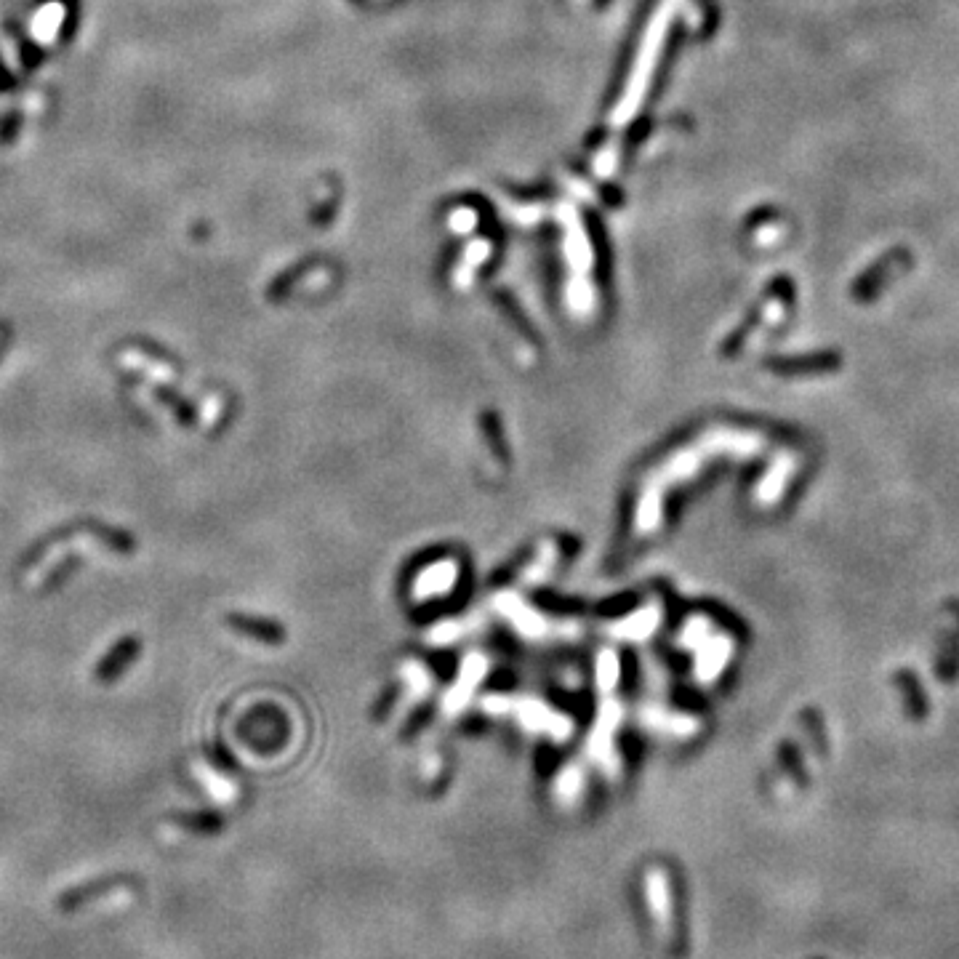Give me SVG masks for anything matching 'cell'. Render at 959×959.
I'll list each match as a JSON object with an SVG mask.
<instances>
[{
    "label": "cell",
    "instance_id": "cell-9",
    "mask_svg": "<svg viewBox=\"0 0 959 959\" xmlns=\"http://www.w3.org/2000/svg\"><path fill=\"white\" fill-rule=\"evenodd\" d=\"M485 672H488V661H485V656L472 653V656L464 658L459 680H456V685L451 688V693L445 696V712L453 714V712H459V709H464L469 698H472V693L477 690V685H480V680L485 677Z\"/></svg>",
    "mask_w": 959,
    "mask_h": 959
},
{
    "label": "cell",
    "instance_id": "cell-11",
    "mask_svg": "<svg viewBox=\"0 0 959 959\" xmlns=\"http://www.w3.org/2000/svg\"><path fill=\"white\" fill-rule=\"evenodd\" d=\"M645 896H648V909L656 920L658 930H669L672 922V890L666 880L664 869H650L645 874Z\"/></svg>",
    "mask_w": 959,
    "mask_h": 959
},
{
    "label": "cell",
    "instance_id": "cell-7",
    "mask_svg": "<svg viewBox=\"0 0 959 959\" xmlns=\"http://www.w3.org/2000/svg\"><path fill=\"white\" fill-rule=\"evenodd\" d=\"M941 613H946L949 619H952V627L946 629L944 640L938 642V653H936V674L946 685H952L957 680L959 674V600L952 597V600H946L941 605Z\"/></svg>",
    "mask_w": 959,
    "mask_h": 959
},
{
    "label": "cell",
    "instance_id": "cell-6",
    "mask_svg": "<svg viewBox=\"0 0 959 959\" xmlns=\"http://www.w3.org/2000/svg\"><path fill=\"white\" fill-rule=\"evenodd\" d=\"M139 656H142V640L136 635H123L99 658V664L94 669L96 682H102V685L118 682L139 661Z\"/></svg>",
    "mask_w": 959,
    "mask_h": 959
},
{
    "label": "cell",
    "instance_id": "cell-17",
    "mask_svg": "<svg viewBox=\"0 0 959 959\" xmlns=\"http://www.w3.org/2000/svg\"><path fill=\"white\" fill-rule=\"evenodd\" d=\"M227 624H230L232 629L243 632V635L259 637V640L264 642H280V637H283V629H280L278 624H272V621H264V619H254V616L230 613V616H227Z\"/></svg>",
    "mask_w": 959,
    "mask_h": 959
},
{
    "label": "cell",
    "instance_id": "cell-3",
    "mask_svg": "<svg viewBox=\"0 0 959 959\" xmlns=\"http://www.w3.org/2000/svg\"><path fill=\"white\" fill-rule=\"evenodd\" d=\"M912 267V254H909V248H890L888 254H882L880 259L874 264H869L858 280L850 288V294L856 299L858 304H869L874 302L877 296L888 288V283L896 278L898 272H904Z\"/></svg>",
    "mask_w": 959,
    "mask_h": 959
},
{
    "label": "cell",
    "instance_id": "cell-5",
    "mask_svg": "<svg viewBox=\"0 0 959 959\" xmlns=\"http://www.w3.org/2000/svg\"><path fill=\"white\" fill-rule=\"evenodd\" d=\"M493 608L499 611V616H504V619L512 624L517 635L528 637V640H539V637L549 635L547 619H544L539 611H533L531 605L525 603L520 595L504 592V595L493 600Z\"/></svg>",
    "mask_w": 959,
    "mask_h": 959
},
{
    "label": "cell",
    "instance_id": "cell-16",
    "mask_svg": "<svg viewBox=\"0 0 959 959\" xmlns=\"http://www.w3.org/2000/svg\"><path fill=\"white\" fill-rule=\"evenodd\" d=\"M842 357L840 352H818V355L794 357V360H784L776 368L784 373H832L840 371Z\"/></svg>",
    "mask_w": 959,
    "mask_h": 959
},
{
    "label": "cell",
    "instance_id": "cell-13",
    "mask_svg": "<svg viewBox=\"0 0 959 959\" xmlns=\"http://www.w3.org/2000/svg\"><path fill=\"white\" fill-rule=\"evenodd\" d=\"M152 395H155V400H158V403H163L168 411L174 413L176 421H179L182 427H195V424H198L200 416H198V408H195V403H190V400H187L182 392H176L171 384H155V387H152Z\"/></svg>",
    "mask_w": 959,
    "mask_h": 959
},
{
    "label": "cell",
    "instance_id": "cell-18",
    "mask_svg": "<svg viewBox=\"0 0 959 959\" xmlns=\"http://www.w3.org/2000/svg\"><path fill=\"white\" fill-rule=\"evenodd\" d=\"M619 674V656H616L613 650H603V653L597 656V685H600V690L611 693V690L616 688V682H619Z\"/></svg>",
    "mask_w": 959,
    "mask_h": 959
},
{
    "label": "cell",
    "instance_id": "cell-12",
    "mask_svg": "<svg viewBox=\"0 0 959 959\" xmlns=\"http://www.w3.org/2000/svg\"><path fill=\"white\" fill-rule=\"evenodd\" d=\"M893 682H896V688L901 690V701H904V712L909 720H925L930 712V698L922 688L920 677L912 672V669H898L893 674Z\"/></svg>",
    "mask_w": 959,
    "mask_h": 959
},
{
    "label": "cell",
    "instance_id": "cell-20",
    "mask_svg": "<svg viewBox=\"0 0 959 959\" xmlns=\"http://www.w3.org/2000/svg\"><path fill=\"white\" fill-rule=\"evenodd\" d=\"M552 563H555V547H544V552L539 555V560H536V563H533L531 568L525 571V579H528V581L541 579V576H544V573L552 568Z\"/></svg>",
    "mask_w": 959,
    "mask_h": 959
},
{
    "label": "cell",
    "instance_id": "cell-21",
    "mask_svg": "<svg viewBox=\"0 0 959 959\" xmlns=\"http://www.w3.org/2000/svg\"><path fill=\"white\" fill-rule=\"evenodd\" d=\"M461 635V624L456 621H448V624H440V627L432 629V635H429V642H435V645H448V642H456Z\"/></svg>",
    "mask_w": 959,
    "mask_h": 959
},
{
    "label": "cell",
    "instance_id": "cell-2",
    "mask_svg": "<svg viewBox=\"0 0 959 959\" xmlns=\"http://www.w3.org/2000/svg\"><path fill=\"white\" fill-rule=\"evenodd\" d=\"M86 533H91V536H96L102 544L115 549L118 555H131V552L136 549V539L128 531H120V528H112V525L96 523V520H78V523L56 528V531L51 533V536H46V539L35 541V544L24 552V560L19 563V568L24 571V568H30V565L38 563L40 557L46 555L51 547H56L59 541H67L72 539V536H86Z\"/></svg>",
    "mask_w": 959,
    "mask_h": 959
},
{
    "label": "cell",
    "instance_id": "cell-14",
    "mask_svg": "<svg viewBox=\"0 0 959 959\" xmlns=\"http://www.w3.org/2000/svg\"><path fill=\"white\" fill-rule=\"evenodd\" d=\"M584 789H587V781H584V770L579 765H565L560 770V776L555 778V800L563 805V808H573V805H579V800L584 797Z\"/></svg>",
    "mask_w": 959,
    "mask_h": 959
},
{
    "label": "cell",
    "instance_id": "cell-1",
    "mask_svg": "<svg viewBox=\"0 0 959 959\" xmlns=\"http://www.w3.org/2000/svg\"><path fill=\"white\" fill-rule=\"evenodd\" d=\"M485 709L493 714H512L525 730L555 738V741H565L573 730V722L565 714L555 712V709H549L547 704L533 701V698L491 696L485 698Z\"/></svg>",
    "mask_w": 959,
    "mask_h": 959
},
{
    "label": "cell",
    "instance_id": "cell-8",
    "mask_svg": "<svg viewBox=\"0 0 959 959\" xmlns=\"http://www.w3.org/2000/svg\"><path fill=\"white\" fill-rule=\"evenodd\" d=\"M459 581V565L453 560H440V563L429 565L416 576L413 581V600H435L440 595H448Z\"/></svg>",
    "mask_w": 959,
    "mask_h": 959
},
{
    "label": "cell",
    "instance_id": "cell-19",
    "mask_svg": "<svg viewBox=\"0 0 959 959\" xmlns=\"http://www.w3.org/2000/svg\"><path fill=\"white\" fill-rule=\"evenodd\" d=\"M78 565H80V557H78V555H70V557H67V560H62V563L56 565L54 571H51V576H48V579H46V584L40 587V592H51V589L59 587V584H62V581L67 579V576H70V573L75 571V568H78Z\"/></svg>",
    "mask_w": 959,
    "mask_h": 959
},
{
    "label": "cell",
    "instance_id": "cell-4",
    "mask_svg": "<svg viewBox=\"0 0 959 959\" xmlns=\"http://www.w3.org/2000/svg\"><path fill=\"white\" fill-rule=\"evenodd\" d=\"M621 720V706L616 701H605L600 714H597L595 730H592V736H589V757L600 765V768L608 773V776H616L619 773V757H616V746H613V736H616V728H619Z\"/></svg>",
    "mask_w": 959,
    "mask_h": 959
},
{
    "label": "cell",
    "instance_id": "cell-10",
    "mask_svg": "<svg viewBox=\"0 0 959 959\" xmlns=\"http://www.w3.org/2000/svg\"><path fill=\"white\" fill-rule=\"evenodd\" d=\"M658 627H661V608H658L656 603H650L645 605V608H640V611L632 613V616H627V619L611 624L608 635H611L613 640L642 642L656 635Z\"/></svg>",
    "mask_w": 959,
    "mask_h": 959
},
{
    "label": "cell",
    "instance_id": "cell-15",
    "mask_svg": "<svg viewBox=\"0 0 959 959\" xmlns=\"http://www.w3.org/2000/svg\"><path fill=\"white\" fill-rule=\"evenodd\" d=\"M642 722H645V728L658 730V733H669V736H690L693 730H696V722L690 720V717H682V714H672L666 712V709H645L642 712Z\"/></svg>",
    "mask_w": 959,
    "mask_h": 959
}]
</instances>
